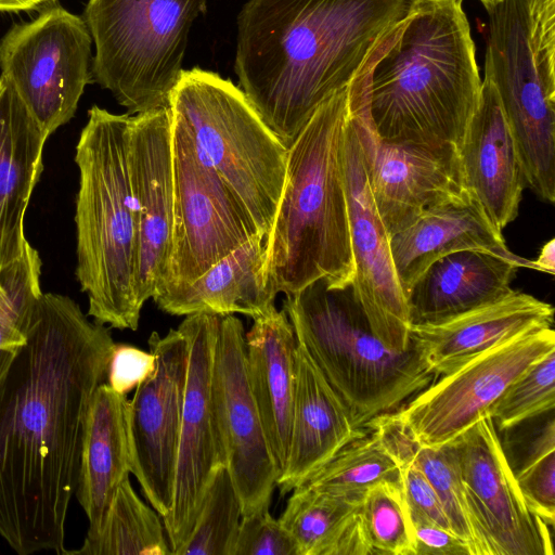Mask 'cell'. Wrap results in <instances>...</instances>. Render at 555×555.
I'll list each match as a JSON object with an SVG mask.
<instances>
[{
  "label": "cell",
  "instance_id": "obj_1",
  "mask_svg": "<svg viewBox=\"0 0 555 555\" xmlns=\"http://www.w3.org/2000/svg\"><path fill=\"white\" fill-rule=\"evenodd\" d=\"M114 346L74 299L42 292L0 385V537L18 555L66 552L86 417Z\"/></svg>",
  "mask_w": 555,
  "mask_h": 555
},
{
  "label": "cell",
  "instance_id": "obj_2",
  "mask_svg": "<svg viewBox=\"0 0 555 555\" xmlns=\"http://www.w3.org/2000/svg\"><path fill=\"white\" fill-rule=\"evenodd\" d=\"M411 0H247L234 72L264 124L289 147L317 108L347 87Z\"/></svg>",
  "mask_w": 555,
  "mask_h": 555
},
{
  "label": "cell",
  "instance_id": "obj_3",
  "mask_svg": "<svg viewBox=\"0 0 555 555\" xmlns=\"http://www.w3.org/2000/svg\"><path fill=\"white\" fill-rule=\"evenodd\" d=\"M463 2L411 0L370 59L363 104L380 139L460 149L482 82Z\"/></svg>",
  "mask_w": 555,
  "mask_h": 555
},
{
  "label": "cell",
  "instance_id": "obj_4",
  "mask_svg": "<svg viewBox=\"0 0 555 555\" xmlns=\"http://www.w3.org/2000/svg\"><path fill=\"white\" fill-rule=\"evenodd\" d=\"M349 85L323 102L287 149L283 192L266 236V276L292 295L326 279L351 284L353 259L345 179Z\"/></svg>",
  "mask_w": 555,
  "mask_h": 555
},
{
  "label": "cell",
  "instance_id": "obj_5",
  "mask_svg": "<svg viewBox=\"0 0 555 555\" xmlns=\"http://www.w3.org/2000/svg\"><path fill=\"white\" fill-rule=\"evenodd\" d=\"M129 114L93 105L76 145L79 171L75 223L76 278L88 297V317L135 331L137 230L128 169Z\"/></svg>",
  "mask_w": 555,
  "mask_h": 555
},
{
  "label": "cell",
  "instance_id": "obj_6",
  "mask_svg": "<svg viewBox=\"0 0 555 555\" xmlns=\"http://www.w3.org/2000/svg\"><path fill=\"white\" fill-rule=\"evenodd\" d=\"M283 309L297 343L349 408L359 428L393 412L416 396L438 374L422 348L386 347L374 334L351 284L331 286L317 280L292 295Z\"/></svg>",
  "mask_w": 555,
  "mask_h": 555
},
{
  "label": "cell",
  "instance_id": "obj_7",
  "mask_svg": "<svg viewBox=\"0 0 555 555\" xmlns=\"http://www.w3.org/2000/svg\"><path fill=\"white\" fill-rule=\"evenodd\" d=\"M169 108L199 162L225 185L258 234L267 236L285 183L287 147L240 87L199 67L183 69Z\"/></svg>",
  "mask_w": 555,
  "mask_h": 555
},
{
  "label": "cell",
  "instance_id": "obj_8",
  "mask_svg": "<svg viewBox=\"0 0 555 555\" xmlns=\"http://www.w3.org/2000/svg\"><path fill=\"white\" fill-rule=\"evenodd\" d=\"M489 16L485 76L515 141L524 180L555 202V0H503Z\"/></svg>",
  "mask_w": 555,
  "mask_h": 555
},
{
  "label": "cell",
  "instance_id": "obj_9",
  "mask_svg": "<svg viewBox=\"0 0 555 555\" xmlns=\"http://www.w3.org/2000/svg\"><path fill=\"white\" fill-rule=\"evenodd\" d=\"M207 0H89L83 21L95 46L92 80L127 114L169 107L191 27Z\"/></svg>",
  "mask_w": 555,
  "mask_h": 555
},
{
  "label": "cell",
  "instance_id": "obj_10",
  "mask_svg": "<svg viewBox=\"0 0 555 555\" xmlns=\"http://www.w3.org/2000/svg\"><path fill=\"white\" fill-rule=\"evenodd\" d=\"M91 43L83 18L55 3L0 40L1 75L48 137L74 117L93 82Z\"/></svg>",
  "mask_w": 555,
  "mask_h": 555
},
{
  "label": "cell",
  "instance_id": "obj_11",
  "mask_svg": "<svg viewBox=\"0 0 555 555\" xmlns=\"http://www.w3.org/2000/svg\"><path fill=\"white\" fill-rule=\"evenodd\" d=\"M171 150V253L156 292L193 282L247 240L259 235L225 185L199 162L191 138L172 118Z\"/></svg>",
  "mask_w": 555,
  "mask_h": 555
},
{
  "label": "cell",
  "instance_id": "obj_12",
  "mask_svg": "<svg viewBox=\"0 0 555 555\" xmlns=\"http://www.w3.org/2000/svg\"><path fill=\"white\" fill-rule=\"evenodd\" d=\"M552 350V326L518 334L442 375L397 413L421 444L448 443L487 415L505 389Z\"/></svg>",
  "mask_w": 555,
  "mask_h": 555
},
{
  "label": "cell",
  "instance_id": "obj_13",
  "mask_svg": "<svg viewBox=\"0 0 555 555\" xmlns=\"http://www.w3.org/2000/svg\"><path fill=\"white\" fill-rule=\"evenodd\" d=\"M220 318L192 314L178 327L188 341L189 364L172 505L162 518L172 555L192 531L214 474L227 465L212 387Z\"/></svg>",
  "mask_w": 555,
  "mask_h": 555
},
{
  "label": "cell",
  "instance_id": "obj_14",
  "mask_svg": "<svg viewBox=\"0 0 555 555\" xmlns=\"http://www.w3.org/2000/svg\"><path fill=\"white\" fill-rule=\"evenodd\" d=\"M366 65L349 83V116L370 191L391 235L429 206L464 188L460 155L452 146L397 144L380 139L370 125L363 104Z\"/></svg>",
  "mask_w": 555,
  "mask_h": 555
},
{
  "label": "cell",
  "instance_id": "obj_15",
  "mask_svg": "<svg viewBox=\"0 0 555 555\" xmlns=\"http://www.w3.org/2000/svg\"><path fill=\"white\" fill-rule=\"evenodd\" d=\"M147 344L156 367L129 400L132 474L164 518L173 499L189 346L179 328H170L164 336L153 332Z\"/></svg>",
  "mask_w": 555,
  "mask_h": 555
},
{
  "label": "cell",
  "instance_id": "obj_16",
  "mask_svg": "<svg viewBox=\"0 0 555 555\" xmlns=\"http://www.w3.org/2000/svg\"><path fill=\"white\" fill-rule=\"evenodd\" d=\"M493 555H553L548 525L527 504L487 414L450 441Z\"/></svg>",
  "mask_w": 555,
  "mask_h": 555
},
{
  "label": "cell",
  "instance_id": "obj_17",
  "mask_svg": "<svg viewBox=\"0 0 555 555\" xmlns=\"http://www.w3.org/2000/svg\"><path fill=\"white\" fill-rule=\"evenodd\" d=\"M212 387L242 516L269 508L278 469L248 383L244 325L233 314L220 318Z\"/></svg>",
  "mask_w": 555,
  "mask_h": 555
},
{
  "label": "cell",
  "instance_id": "obj_18",
  "mask_svg": "<svg viewBox=\"0 0 555 555\" xmlns=\"http://www.w3.org/2000/svg\"><path fill=\"white\" fill-rule=\"evenodd\" d=\"M344 160L353 259L351 288L376 337L386 347L404 351L413 345L406 297L392 261L391 235L370 191L349 115Z\"/></svg>",
  "mask_w": 555,
  "mask_h": 555
},
{
  "label": "cell",
  "instance_id": "obj_19",
  "mask_svg": "<svg viewBox=\"0 0 555 555\" xmlns=\"http://www.w3.org/2000/svg\"><path fill=\"white\" fill-rule=\"evenodd\" d=\"M127 156L137 230L134 295L142 310L163 281L171 253L173 176L169 107L130 116Z\"/></svg>",
  "mask_w": 555,
  "mask_h": 555
},
{
  "label": "cell",
  "instance_id": "obj_20",
  "mask_svg": "<svg viewBox=\"0 0 555 555\" xmlns=\"http://www.w3.org/2000/svg\"><path fill=\"white\" fill-rule=\"evenodd\" d=\"M390 249L399 284L406 294L416 279L437 259L449 254L476 249L524 263L530 260L513 254L502 231L468 190L429 206L409 225L391 234Z\"/></svg>",
  "mask_w": 555,
  "mask_h": 555
},
{
  "label": "cell",
  "instance_id": "obj_21",
  "mask_svg": "<svg viewBox=\"0 0 555 555\" xmlns=\"http://www.w3.org/2000/svg\"><path fill=\"white\" fill-rule=\"evenodd\" d=\"M459 155L463 186L503 231L518 216L526 183L498 92L486 76Z\"/></svg>",
  "mask_w": 555,
  "mask_h": 555
},
{
  "label": "cell",
  "instance_id": "obj_22",
  "mask_svg": "<svg viewBox=\"0 0 555 555\" xmlns=\"http://www.w3.org/2000/svg\"><path fill=\"white\" fill-rule=\"evenodd\" d=\"M364 430L297 343L295 391L286 465L276 478L282 495L300 486L346 443Z\"/></svg>",
  "mask_w": 555,
  "mask_h": 555
},
{
  "label": "cell",
  "instance_id": "obj_23",
  "mask_svg": "<svg viewBox=\"0 0 555 555\" xmlns=\"http://www.w3.org/2000/svg\"><path fill=\"white\" fill-rule=\"evenodd\" d=\"M553 321L551 304L513 291L452 319L410 325V336L424 351L430 367L444 375L487 349L518 334L552 326Z\"/></svg>",
  "mask_w": 555,
  "mask_h": 555
},
{
  "label": "cell",
  "instance_id": "obj_24",
  "mask_svg": "<svg viewBox=\"0 0 555 555\" xmlns=\"http://www.w3.org/2000/svg\"><path fill=\"white\" fill-rule=\"evenodd\" d=\"M522 267L517 260L476 249L437 259L406 294L410 325L439 323L507 296Z\"/></svg>",
  "mask_w": 555,
  "mask_h": 555
},
{
  "label": "cell",
  "instance_id": "obj_25",
  "mask_svg": "<svg viewBox=\"0 0 555 555\" xmlns=\"http://www.w3.org/2000/svg\"><path fill=\"white\" fill-rule=\"evenodd\" d=\"M48 134L11 81L0 76V271L17 260L28 243L24 217L43 170Z\"/></svg>",
  "mask_w": 555,
  "mask_h": 555
},
{
  "label": "cell",
  "instance_id": "obj_26",
  "mask_svg": "<svg viewBox=\"0 0 555 555\" xmlns=\"http://www.w3.org/2000/svg\"><path fill=\"white\" fill-rule=\"evenodd\" d=\"M253 320L245 333L247 377L279 477L289 449L297 340L283 308Z\"/></svg>",
  "mask_w": 555,
  "mask_h": 555
},
{
  "label": "cell",
  "instance_id": "obj_27",
  "mask_svg": "<svg viewBox=\"0 0 555 555\" xmlns=\"http://www.w3.org/2000/svg\"><path fill=\"white\" fill-rule=\"evenodd\" d=\"M264 264L266 236L254 235L193 282L160 289L152 299L170 315L242 313L255 319L275 307L278 295Z\"/></svg>",
  "mask_w": 555,
  "mask_h": 555
},
{
  "label": "cell",
  "instance_id": "obj_28",
  "mask_svg": "<svg viewBox=\"0 0 555 555\" xmlns=\"http://www.w3.org/2000/svg\"><path fill=\"white\" fill-rule=\"evenodd\" d=\"M127 396L102 383L86 417L75 496L89 520L87 533L99 530L118 486L132 474Z\"/></svg>",
  "mask_w": 555,
  "mask_h": 555
},
{
  "label": "cell",
  "instance_id": "obj_29",
  "mask_svg": "<svg viewBox=\"0 0 555 555\" xmlns=\"http://www.w3.org/2000/svg\"><path fill=\"white\" fill-rule=\"evenodd\" d=\"M279 520L297 555H373L361 516V499L300 485L292 491Z\"/></svg>",
  "mask_w": 555,
  "mask_h": 555
},
{
  "label": "cell",
  "instance_id": "obj_30",
  "mask_svg": "<svg viewBox=\"0 0 555 555\" xmlns=\"http://www.w3.org/2000/svg\"><path fill=\"white\" fill-rule=\"evenodd\" d=\"M65 554L172 555L160 515L139 498L129 477L115 491L99 530Z\"/></svg>",
  "mask_w": 555,
  "mask_h": 555
},
{
  "label": "cell",
  "instance_id": "obj_31",
  "mask_svg": "<svg viewBox=\"0 0 555 555\" xmlns=\"http://www.w3.org/2000/svg\"><path fill=\"white\" fill-rule=\"evenodd\" d=\"M380 482L402 486L400 470L375 431L364 427L301 485L319 492L362 499Z\"/></svg>",
  "mask_w": 555,
  "mask_h": 555
},
{
  "label": "cell",
  "instance_id": "obj_32",
  "mask_svg": "<svg viewBox=\"0 0 555 555\" xmlns=\"http://www.w3.org/2000/svg\"><path fill=\"white\" fill-rule=\"evenodd\" d=\"M415 461L436 491L451 530L467 544L470 555H493L469 504L452 443L418 442Z\"/></svg>",
  "mask_w": 555,
  "mask_h": 555
},
{
  "label": "cell",
  "instance_id": "obj_33",
  "mask_svg": "<svg viewBox=\"0 0 555 555\" xmlns=\"http://www.w3.org/2000/svg\"><path fill=\"white\" fill-rule=\"evenodd\" d=\"M242 519L241 502L227 465L207 488L194 527L173 555H232Z\"/></svg>",
  "mask_w": 555,
  "mask_h": 555
},
{
  "label": "cell",
  "instance_id": "obj_34",
  "mask_svg": "<svg viewBox=\"0 0 555 555\" xmlns=\"http://www.w3.org/2000/svg\"><path fill=\"white\" fill-rule=\"evenodd\" d=\"M361 516L373 555H414V534L403 487L380 482L361 499Z\"/></svg>",
  "mask_w": 555,
  "mask_h": 555
},
{
  "label": "cell",
  "instance_id": "obj_35",
  "mask_svg": "<svg viewBox=\"0 0 555 555\" xmlns=\"http://www.w3.org/2000/svg\"><path fill=\"white\" fill-rule=\"evenodd\" d=\"M555 350L535 361L491 405L488 415L499 430L554 410Z\"/></svg>",
  "mask_w": 555,
  "mask_h": 555
},
{
  "label": "cell",
  "instance_id": "obj_36",
  "mask_svg": "<svg viewBox=\"0 0 555 555\" xmlns=\"http://www.w3.org/2000/svg\"><path fill=\"white\" fill-rule=\"evenodd\" d=\"M525 444L521 460L512 465L529 507L548 526L555 520V423L553 414Z\"/></svg>",
  "mask_w": 555,
  "mask_h": 555
},
{
  "label": "cell",
  "instance_id": "obj_37",
  "mask_svg": "<svg viewBox=\"0 0 555 555\" xmlns=\"http://www.w3.org/2000/svg\"><path fill=\"white\" fill-rule=\"evenodd\" d=\"M232 555H297V550L280 520L264 508L242 516Z\"/></svg>",
  "mask_w": 555,
  "mask_h": 555
},
{
  "label": "cell",
  "instance_id": "obj_38",
  "mask_svg": "<svg viewBox=\"0 0 555 555\" xmlns=\"http://www.w3.org/2000/svg\"><path fill=\"white\" fill-rule=\"evenodd\" d=\"M156 367L155 356L131 345L115 344L107 367V385L127 396L150 377Z\"/></svg>",
  "mask_w": 555,
  "mask_h": 555
},
{
  "label": "cell",
  "instance_id": "obj_39",
  "mask_svg": "<svg viewBox=\"0 0 555 555\" xmlns=\"http://www.w3.org/2000/svg\"><path fill=\"white\" fill-rule=\"evenodd\" d=\"M414 555H470L467 544L453 531L410 514Z\"/></svg>",
  "mask_w": 555,
  "mask_h": 555
},
{
  "label": "cell",
  "instance_id": "obj_40",
  "mask_svg": "<svg viewBox=\"0 0 555 555\" xmlns=\"http://www.w3.org/2000/svg\"><path fill=\"white\" fill-rule=\"evenodd\" d=\"M531 269L554 275L555 273V238L546 242L535 260H530Z\"/></svg>",
  "mask_w": 555,
  "mask_h": 555
},
{
  "label": "cell",
  "instance_id": "obj_41",
  "mask_svg": "<svg viewBox=\"0 0 555 555\" xmlns=\"http://www.w3.org/2000/svg\"><path fill=\"white\" fill-rule=\"evenodd\" d=\"M56 0H0V12H21L44 9Z\"/></svg>",
  "mask_w": 555,
  "mask_h": 555
},
{
  "label": "cell",
  "instance_id": "obj_42",
  "mask_svg": "<svg viewBox=\"0 0 555 555\" xmlns=\"http://www.w3.org/2000/svg\"><path fill=\"white\" fill-rule=\"evenodd\" d=\"M481 2V4L485 7V9H489L495 4H498L499 2L503 1V0H479Z\"/></svg>",
  "mask_w": 555,
  "mask_h": 555
}]
</instances>
